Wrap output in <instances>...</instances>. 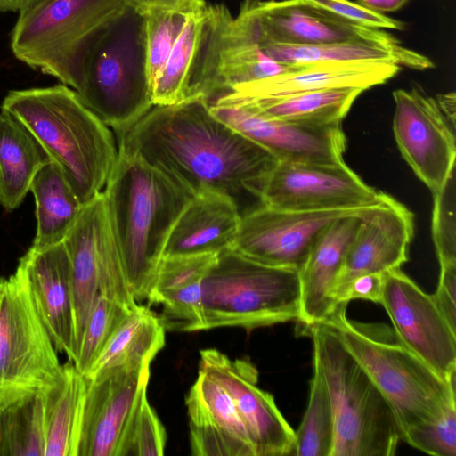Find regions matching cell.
<instances>
[{"label": "cell", "instance_id": "603a6c76", "mask_svg": "<svg viewBox=\"0 0 456 456\" xmlns=\"http://www.w3.org/2000/svg\"><path fill=\"white\" fill-rule=\"evenodd\" d=\"M112 233L102 191L83 205L63 240L70 265L77 352L86 323L100 293L102 248Z\"/></svg>", "mask_w": 456, "mask_h": 456}, {"label": "cell", "instance_id": "3957f363", "mask_svg": "<svg viewBox=\"0 0 456 456\" xmlns=\"http://www.w3.org/2000/svg\"><path fill=\"white\" fill-rule=\"evenodd\" d=\"M0 108L31 133L82 205L103 191L118 147L110 128L74 89L59 84L11 90Z\"/></svg>", "mask_w": 456, "mask_h": 456}, {"label": "cell", "instance_id": "f35d334b", "mask_svg": "<svg viewBox=\"0 0 456 456\" xmlns=\"http://www.w3.org/2000/svg\"><path fill=\"white\" fill-rule=\"evenodd\" d=\"M401 440L434 456L456 455V402L447 405L436 418L406 429Z\"/></svg>", "mask_w": 456, "mask_h": 456}, {"label": "cell", "instance_id": "ac0fdd59", "mask_svg": "<svg viewBox=\"0 0 456 456\" xmlns=\"http://www.w3.org/2000/svg\"><path fill=\"white\" fill-rule=\"evenodd\" d=\"M413 230L412 213L382 192L379 202L362 214L333 289V310L348 305L345 296L356 278L401 268L408 260Z\"/></svg>", "mask_w": 456, "mask_h": 456}, {"label": "cell", "instance_id": "44dd1931", "mask_svg": "<svg viewBox=\"0 0 456 456\" xmlns=\"http://www.w3.org/2000/svg\"><path fill=\"white\" fill-rule=\"evenodd\" d=\"M185 403L192 455L255 456L230 395L203 370H199Z\"/></svg>", "mask_w": 456, "mask_h": 456}, {"label": "cell", "instance_id": "e0dca14e", "mask_svg": "<svg viewBox=\"0 0 456 456\" xmlns=\"http://www.w3.org/2000/svg\"><path fill=\"white\" fill-rule=\"evenodd\" d=\"M199 370L230 395L246 428L255 456L292 455L295 431L273 396L258 387V370L246 359L232 360L216 349L200 352Z\"/></svg>", "mask_w": 456, "mask_h": 456}, {"label": "cell", "instance_id": "4fadbf2b", "mask_svg": "<svg viewBox=\"0 0 456 456\" xmlns=\"http://www.w3.org/2000/svg\"><path fill=\"white\" fill-rule=\"evenodd\" d=\"M380 305L401 342L443 379L455 380L456 330L401 268L384 273Z\"/></svg>", "mask_w": 456, "mask_h": 456}, {"label": "cell", "instance_id": "836d02e7", "mask_svg": "<svg viewBox=\"0 0 456 456\" xmlns=\"http://www.w3.org/2000/svg\"><path fill=\"white\" fill-rule=\"evenodd\" d=\"M1 456H45L42 393L0 410Z\"/></svg>", "mask_w": 456, "mask_h": 456}, {"label": "cell", "instance_id": "ffe728a7", "mask_svg": "<svg viewBox=\"0 0 456 456\" xmlns=\"http://www.w3.org/2000/svg\"><path fill=\"white\" fill-rule=\"evenodd\" d=\"M28 283L32 300L60 353L74 362L77 355L70 265L62 242L30 247L17 266Z\"/></svg>", "mask_w": 456, "mask_h": 456}, {"label": "cell", "instance_id": "f1b7e54d", "mask_svg": "<svg viewBox=\"0 0 456 456\" xmlns=\"http://www.w3.org/2000/svg\"><path fill=\"white\" fill-rule=\"evenodd\" d=\"M165 328L147 306L136 304L113 332L86 375L93 379L117 368L151 364L165 346Z\"/></svg>", "mask_w": 456, "mask_h": 456}, {"label": "cell", "instance_id": "277c9868", "mask_svg": "<svg viewBox=\"0 0 456 456\" xmlns=\"http://www.w3.org/2000/svg\"><path fill=\"white\" fill-rule=\"evenodd\" d=\"M331 328L389 403L400 435L439 416L456 402L448 381L408 349L388 325L353 321L338 306L322 323Z\"/></svg>", "mask_w": 456, "mask_h": 456}, {"label": "cell", "instance_id": "52a82bcc", "mask_svg": "<svg viewBox=\"0 0 456 456\" xmlns=\"http://www.w3.org/2000/svg\"><path fill=\"white\" fill-rule=\"evenodd\" d=\"M118 138L152 107L144 16L127 4L90 50L77 91Z\"/></svg>", "mask_w": 456, "mask_h": 456}, {"label": "cell", "instance_id": "ba28073f", "mask_svg": "<svg viewBox=\"0 0 456 456\" xmlns=\"http://www.w3.org/2000/svg\"><path fill=\"white\" fill-rule=\"evenodd\" d=\"M201 288L207 330H252L299 318L298 271L263 265L231 248L217 255Z\"/></svg>", "mask_w": 456, "mask_h": 456}, {"label": "cell", "instance_id": "8992f818", "mask_svg": "<svg viewBox=\"0 0 456 456\" xmlns=\"http://www.w3.org/2000/svg\"><path fill=\"white\" fill-rule=\"evenodd\" d=\"M126 7L125 0H38L19 12L12 52L77 92L90 50Z\"/></svg>", "mask_w": 456, "mask_h": 456}, {"label": "cell", "instance_id": "7bdbcfd3", "mask_svg": "<svg viewBox=\"0 0 456 456\" xmlns=\"http://www.w3.org/2000/svg\"><path fill=\"white\" fill-rule=\"evenodd\" d=\"M142 15L157 11H171L192 14L204 10L205 0H125Z\"/></svg>", "mask_w": 456, "mask_h": 456}, {"label": "cell", "instance_id": "d6a6232c", "mask_svg": "<svg viewBox=\"0 0 456 456\" xmlns=\"http://www.w3.org/2000/svg\"><path fill=\"white\" fill-rule=\"evenodd\" d=\"M207 6L191 14L151 87L154 105H170L190 98L192 69L202 40Z\"/></svg>", "mask_w": 456, "mask_h": 456}, {"label": "cell", "instance_id": "9c48e42d", "mask_svg": "<svg viewBox=\"0 0 456 456\" xmlns=\"http://www.w3.org/2000/svg\"><path fill=\"white\" fill-rule=\"evenodd\" d=\"M56 351L17 267L0 279V410L61 379Z\"/></svg>", "mask_w": 456, "mask_h": 456}, {"label": "cell", "instance_id": "bcb514c9", "mask_svg": "<svg viewBox=\"0 0 456 456\" xmlns=\"http://www.w3.org/2000/svg\"><path fill=\"white\" fill-rule=\"evenodd\" d=\"M38 0H0V12H20Z\"/></svg>", "mask_w": 456, "mask_h": 456}, {"label": "cell", "instance_id": "f546056e", "mask_svg": "<svg viewBox=\"0 0 456 456\" xmlns=\"http://www.w3.org/2000/svg\"><path fill=\"white\" fill-rule=\"evenodd\" d=\"M29 191L37 219L31 247L42 248L62 242L83 207L62 171L47 162L36 175Z\"/></svg>", "mask_w": 456, "mask_h": 456}, {"label": "cell", "instance_id": "74e56055", "mask_svg": "<svg viewBox=\"0 0 456 456\" xmlns=\"http://www.w3.org/2000/svg\"><path fill=\"white\" fill-rule=\"evenodd\" d=\"M191 15L171 11L143 15L146 61L151 87Z\"/></svg>", "mask_w": 456, "mask_h": 456}, {"label": "cell", "instance_id": "7c38bea8", "mask_svg": "<svg viewBox=\"0 0 456 456\" xmlns=\"http://www.w3.org/2000/svg\"><path fill=\"white\" fill-rule=\"evenodd\" d=\"M381 195L345 162L278 161L264 183L260 200L265 206L289 210H362L379 203Z\"/></svg>", "mask_w": 456, "mask_h": 456}, {"label": "cell", "instance_id": "cb8c5ba5", "mask_svg": "<svg viewBox=\"0 0 456 456\" xmlns=\"http://www.w3.org/2000/svg\"><path fill=\"white\" fill-rule=\"evenodd\" d=\"M400 69L395 63L378 61L299 65L288 72L237 85L217 97L252 100L332 87H358L365 91L386 83Z\"/></svg>", "mask_w": 456, "mask_h": 456}, {"label": "cell", "instance_id": "60d3db41", "mask_svg": "<svg viewBox=\"0 0 456 456\" xmlns=\"http://www.w3.org/2000/svg\"><path fill=\"white\" fill-rule=\"evenodd\" d=\"M345 20L373 29L402 30L404 24L350 0H305Z\"/></svg>", "mask_w": 456, "mask_h": 456}, {"label": "cell", "instance_id": "2e32d148", "mask_svg": "<svg viewBox=\"0 0 456 456\" xmlns=\"http://www.w3.org/2000/svg\"><path fill=\"white\" fill-rule=\"evenodd\" d=\"M362 210L298 211L262 205L241 216L231 249L263 265L298 271L332 222Z\"/></svg>", "mask_w": 456, "mask_h": 456}, {"label": "cell", "instance_id": "f6af8a7d", "mask_svg": "<svg viewBox=\"0 0 456 456\" xmlns=\"http://www.w3.org/2000/svg\"><path fill=\"white\" fill-rule=\"evenodd\" d=\"M409 0H357L365 7L384 13L401 9Z\"/></svg>", "mask_w": 456, "mask_h": 456}, {"label": "cell", "instance_id": "30bf717a", "mask_svg": "<svg viewBox=\"0 0 456 456\" xmlns=\"http://www.w3.org/2000/svg\"><path fill=\"white\" fill-rule=\"evenodd\" d=\"M268 57L223 4L207 5V17L190 82V97L210 101L237 85L295 69Z\"/></svg>", "mask_w": 456, "mask_h": 456}, {"label": "cell", "instance_id": "484cf974", "mask_svg": "<svg viewBox=\"0 0 456 456\" xmlns=\"http://www.w3.org/2000/svg\"><path fill=\"white\" fill-rule=\"evenodd\" d=\"M240 219L239 208L230 197L215 191L194 195L175 222L163 256L230 249Z\"/></svg>", "mask_w": 456, "mask_h": 456}, {"label": "cell", "instance_id": "7402d4cb", "mask_svg": "<svg viewBox=\"0 0 456 456\" xmlns=\"http://www.w3.org/2000/svg\"><path fill=\"white\" fill-rule=\"evenodd\" d=\"M366 209L332 222L318 237L298 270L301 294L297 322L308 335L333 311V289Z\"/></svg>", "mask_w": 456, "mask_h": 456}, {"label": "cell", "instance_id": "d590c367", "mask_svg": "<svg viewBox=\"0 0 456 456\" xmlns=\"http://www.w3.org/2000/svg\"><path fill=\"white\" fill-rule=\"evenodd\" d=\"M129 311V308L108 299L99 293L86 323L77 356L73 362L80 373L85 376L87 374L110 338Z\"/></svg>", "mask_w": 456, "mask_h": 456}, {"label": "cell", "instance_id": "b9f144b4", "mask_svg": "<svg viewBox=\"0 0 456 456\" xmlns=\"http://www.w3.org/2000/svg\"><path fill=\"white\" fill-rule=\"evenodd\" d=\"M432 296L450 325L456 330V265L440 268L437 288Z\"/></svg>", "mask_w": 456, "mask_h": 456}, {"label": "cell", "instance_id": "4316f807", "mask_svg": "<svg viewBox=\"0 0 456 456\" xmlns=\"http://www.w3.org/2000/svg\"><path fill=\"white\" fill-rule=\"evenodd\" d=\"M87 385L69 362L61 379L42 393L45 456H77Z\"/></svg>", "mask_w": 456, "mask_h": 456}, {"label": "cell", "instance_id": "5b68a950", "mask_svg": "<svg viewBox=\"0 0 456 456\" xmlns=\"http://www.w3.org/2000/svg\"><path fill=\"white\" fill-rule=\"evenodd\" d=\"M309 336L333 411L330 456L394 455L401 435L386 398L331 328L315 325Z\"/></svg>", "mask_w": 456, "mask_h": 456}, {"label": "cell", "instance_id": "4dcf8cb0", "mask_svg": "<svg viewBox=\"0 0 456 456\" xmlns=\"http://www.w3.org/2000/svg\"><path fill=\"white\" fill-rule=\"evenodd\" d=\"M273 61L286 65L326 62H392L413 69L434 68L428 57L403 45L388 47L370 44L266 45L260 47Z\"/></svg>", "mask_w": 456, "mask_h": 456}, {"label": "cell", "instance_id": "d6986e66", "mask_svg": "<svg viewBox=\"0 0 456 456\" xmlns=\"http://www.w3.org/2000/svg\"><path fill=\"white\" fill-rule=\"evenodd\" d=\"M150 365L110 370L88 379L77 456H117L128 420L147 393Z\"/></svg>", "mask_w": 456, "mask_h": 456}, {"label": "cell", "instance_id": "5bb4252c", "mask_svg": "<svg viewBox=\"0 0 456 456\" xmlns=\"http://www.w3.org/2000/svg\"><path fill=\"white\" fill-rule=\"evenodd\" d=\"M393 131L398 149L416 175L435 193L455 171V122L437 99L416 88L393 92Z\"/></svg>", "mask_w": 456, "mask_h": 456}, {"label": "cell", "instance_id": "83f0119b", "mask_svg": "<svg viewBox=\"0 0 456 456\" xmlns=\"http://www.w3.org/2000/svg\"><path fill=\"white\" fill-rule=\"evenodd\" d=\"M50 159L31 133L11 115L0 112V207L17 209L41 167Z\"/></svg>", "mask_w": 456, "mask_h": 456}, {"label": "cell", "instance_id": "ab89813d", "mask_svg": "<svg viewBox=\"0 0 456 456\" xmlns=\"http://www.w3.org/2000/svg\"><path fill=\"white\" fill-rule=\"evenodd\" d=\"M434 195L432 233L440 268L456 265L455 171Z\"/></svg>", "mask_w": 456, "mask_h": 456}, {"label": "cell", "instance_id": "8fae6325", "mask_svg": "<svg viewBox=\"0 0 456 456\" xmlns=\"http://www.w3.org/2000/svg\"><path fill=\"white\" fill-rule=\"evenodd\" d=\"M236 19L259 47L347 43L402 45L381 29L354 24L305 0H246Z\"/></svg>", "mask_w": 456, "mask_h": 456}, {"label": "cell", "instance_id": "9a60e30c", "mask_svg": "<svg viewBox=\"0 0 456 456\" xmlns=\"http://www.w3.org/2000/svg\"><path fill=\"white\" fill-rule=\"evenodd\" d=\"M210 112L236 132L262 146L278 161L344 162L346 140L341 126H317L267 116L249 104L213 100Z\"/></svg>", "mask_w": 456, "mask_h": 456}, {"label": "cell", "instance_id": "e575fe53", "mask_svg": "<svg viewBox=\"0 0 456 456\" xmlns=\"http://www.w3.org/2000/svg\"><path fill=\"white\" fill-rule=\"evenodd\" d=\"M313 376L307 407L295 431L292 455L330 456L334 443V419L330 395L317 358L313 355Z\"/></svg>", "mask_w": 456, "mask_h": 456}, {"label": "cell", "instance_id": "1f68e13d", "mask_svg": "<svg viewBox=\"0 0 456 456\" xmlns=\"http://www.w3.org/2000/svg\"><path fill=\"white\" fill-rule=\"evenodd\" d=\"M363 91L358 87H332L252 100L224 97L213 100L244 102L267 116L286 121L341 126L354 102Z\"/></svg>", "mask_w": 456, "mask_h": 456}, {"label": "cell", "instance_id": "7a4b0ae2", "mask_svg": "<svg viewBox=\"0 0 456 456\" xmlns=\"http://www.w3.org/2000/svg\"><path fill=\"white\" fill-rule=\"evenodd\" d=\"M102 192L131 293L146 299L168 236L193 195L119 148Z\"/></svg>", "mask_w": 456, "mask_h": 456}, {"label": "cell", "instance_id": "7dc6e473", "mask_svg": "<svg viewBox=\"0 0 456 456\" xmlns=\"http://www.w3.org/2000/svg\"><path fill=\"white\" fill-rule=\"evenodd\" d=\"M0 456H1V443H0Z\"/></svg>", "mask_w": 456, "mask_h": 456}, {"label": "cell", "instance_id": "6da1fadb", "mask_svg": "<svg viewBox=\"0 0 456 456\" xmlns=\"http://www.w3.org/2000/svg\"><path fill=\"white\" fill-rule=\"evenodd\" d=\"M118 148L163 171L193 196L215 191L230 197L241 216L263 205L264 183L278 162L216 118L200 95L154 105L118 138Z\"/></svg>", "mask_w": 456, "mask_h": 456}, {"label": "cell", "instance_id": "d4e9b609", "mask_svg": "<svg viewBox=\"0 0 456 456\" xmlns=\"http://www.w3.org/2000/svg\"><path fill=\"white\" fill-rule=\"evenodd\" d=\"M218 254L163 256L150 289L149 304L162 306L159 317L165 330H207L202 304V281Z\"/></svg>", "mask_w": 456, "mask_h": 456}, {"label": "cell", "instance_id": "ee69618b", "mask_svg": "<svg viewBox=\"0 0 456 456\" xmlns=\"http://www.w3.org/2000/svg\"><path fill=\"white\" fill-rule=\"evenodd\" d=\"M384 273L367 274L354 280L346 290L345 302L362 299L380 304Z\"/></svg>", "mask_w": 456, "mask_h": 456}, {"label": "cell", "instance_id": "8d00e7d4", "mask_svg": "<svg viewBox=\"0 0 456 456\" xmlns=\"http://www.w3.org/2000/svg\"><path fill=\"white\" fill-rule=\"evenodd\" d=\"M166 443L164 426L145 393L128 420L117 456H159L164 453Z\"/></svg>", "mask_w": 456, "mask_h": 456}]
</instances>
